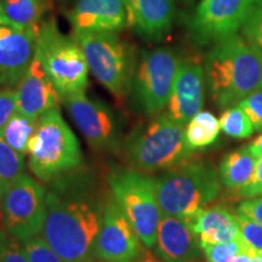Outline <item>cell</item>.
<instances>
[{"instance_id": "obj_4", "label": "cell", "mask_w": 262, "mask_h": 262, "mask_svg": "<svg viewBox=\"0 0 262 262\" xmlns=\"http://www.w3.org/2000/svg\"><path fill=\"white\" fill-rule=\"evenodd\" d=\"M162 214L187 220L217 198L221 182L210 163L193 157L153 178Z\"/></svg>"}, {"instance_id": "obj_34", "label": "cell", "mask_w": 262, "mask_h": 262, "mask_svg": "<svg viewBox=\"0 0 262 262\" xmlns=\"http://www.w3.org/2000/svg\"><path fill=\"white\" fill-rule=\"evenodd\" d=\"M237 198H255L257 195H262V157L257 158L255 171L251 176L250 181L244 186L243 188L239 189L238 192L234 193Z\"/></svg>"}, {"instance_id": "obj_26", "label": "cell", "mask_w": 262, "mask_h": 262, "mask_svg": "<svg viewBox=\"0 0 262 262\" xmlns=\"http://www.w3.org/2000/svg\"><path fill=\"white\" fill-rule=\"evenodd\" d=\"M220 126L226 135L235 140L248 139L254 134V126L239 106L229 107L221 114Z\"/></svg>"}, {"instance_id": "obj_38", "label": "cell", "mask_w": 262, "mask_h": 262, "mask_svg": "<svg viewBox=\"0 0 262 262\" xmlns=\"http://www.w3.org/2000/svg\"><path fill=\"white\" fill-rule=\"evenodd\" d=\"M232 262H254V260H253V257L249 256L248 254L242 253V254L237 255V256L234 257V260Z\"/></svg>"}, {"instance_id": "obj_15", "label": "cell", "mask_w": 262, "mask_h": 262, "mask_svg": "<svg viewBox=\"0 0 262 262\" xmlns=\"http://www.w3.org/2000/svg\"><path fill=\"white\" fill-rule=\"evenodd\" d=\"M204 67L193 61L180 62L170 95L166 114L181 125L202 111L205 93Z\"/></svg>"}, {"instance_id": "obj_31", "label": "cell", "mask_w": 262, "mask_h": 262, "mask_svg": "<svg viewBox=\"0 0 262 262\" xmlns=\"http://www.w3.org/2000/svg\"><path fill=\"white\" fill-rule=\"evenodd\" d=\"M237 106L244 111L253 124L255 131H262V88L249 95Z\"/></svg>"}, {"instance_id": "obj_40", "label": "cell", "mask_w": 262, "mask_h": 262, "mask_svg": "<svg viewBox=\"0 0 262 262\" xmlns=\"http://www.w3.org/2000/svg\"><path fill=\"white\" fill-rule=\"evenodd\" d=\"M142 257V256H141ZM139 262H156L155 260H153L152 256H149V255H147V256L145 258H141V260Z\"/></svg>"}, {"instance_id": "obj_29", "label": "cell", "mask_w": 262, "mask_h": 262, "mask_svg": "<svg viewBox=\"0 0 262 262\" xmlns=\"http://www.w3.org/2000/svg\"><path fill=\"white\" fill-rule=\"evenodd\" d=\"M235 219H237L239 229L245 243L254 249L256 253L262 251V225L241 212L235 214Z\"/></svg>"}, {"instance_id": "obj_18", "label": "cell", "mask_w": 262, "mask_h": 262, "mask_svg": "<svg viewBox=\"0 0 262 262\" xmlns=\"http://www.w3.org/2000/svg\"><path fill=\"white\" fill-rule=\"evenodd\" d=\"M156 255L164 262H203L198 239L185 221L162 214L155 244Z\"/></svg>"}, {"instance_id": "obj_7", "label": "cell", "mask_w": 262, "mask_h": 262, "mask_svg": "<svg viewBox=\"0 0 262 262\" xmlns=\"http://www.w3.org/2000/svg\"><path fill=\"white\" fill-rule=\"evenodd\" d=\"M73 37L98 83L117 98L127 96L139 62L135 48L118 33L77 32Z\"/></svg>"}, {"instance_id": "obj_25", "label": "cell", "mask_w": 262, "mask_h": 262, "mask_svg": "<svg viewBox=\"0 0 262 262\" xmlns=\"http://www.w3.org/2000/svg\"><path fill=\"white\" fill-rule=\"evenodd\" d=\"M25 156L12 149L0 135V198L12 182L25 173Z\"/></svg>"}, {"instance_id": "obj_3", "label": "cell", "mask_w": 262, "mask_h": 262, "mask_svg": "<svg viewBox=\"0 0 262 262\" xmlns=\"http://www.w3.org/2000/svg\"><path fill=\"white\" fill-rule=\"evenodd\" d=\"M122 149L131 168L145 173L166 171L194 157L186 142L185 126L166 113L136 124L124 139Z\"/></svg>"}, {"instance_id": "obj_1", "label": "cell", "mask_w": 262, "mask_h": 262, "mask_svg": "<svg viewBox=\"0 0 262 262\" xmlns=\"http://www.w3.org/2000/svg\"><path fill=\"white\" fill-rule=\"evenodd\" d=\"M107 195L80 168L50 182L40 237L66 262L94 261Z\"/></svg>"}, {"instance_id": "obj_13", "label": "cell", "mask_w": 262, "mask_h": 262, "mask_svg": "<svg viewBox=\"0 0 262 262\" xmlns=\"http://www.w3.org/2000/svg\"><path fill=\"white\" fill-rule=\"evenodd\" d=\"M142 244L112 193H108L103 220L96 238L94 258L97 261L126 262L142 256Z\"/></svg>"}, {"instance_id": "obj_10", "label": "cell", "mask_w": 262, "mask_h": 262, "mask_svg": "<svg viewBox=\"0 0 262 262\" xmlns=\"http://www.w3.org/2000/svg\"><path fill=\"white\" fill-rule=\"evenodd\" d=\"M180 57L166 48L141 52L130 93L147 116H157L168 106L180 66Z\"/></svg>"}, {"instance_id": "obj_27", "label": "cell", "mask_w": 262, "mask_h": 262, "mask_svg": "<svg viewBox=\"0 0 262 262\" xmlns=\"http://www.w3.org/2000/svg\"><path fill=\"white\" fill-rule=\"evenodd\" d=\"M203 254L208 262H232L237 255L244 253L254 257L257 253L245 243L242 237L235 242L220 244H203L201 245Z\"/></svg>"}, {"instance_id": "obj_41", "label": "cell", "mask_w": 262, "mask_h": 262, "mask_svg": "<svg viewBox=\"0 0 262 262\" xmlns=\"http://www.w3.org/2000/svg\"><path fill=\"white\" fill-rule=\"evenodd\" d=\"M253 260L254 262H262V254H256L253 257Z\"/></svg>"}, {"instance_id": "obj_5", "label": "cell", "mask_w": 262, "mask_h": 262, "mask_svg": "<svg viewBox=\"0 0 262 262\" xmlns=\"http://www.w3.org/2000/svg\"><path fill=\"white\" fill-rule=\"evenodd\" d=\"M83 163L79 140L64 122L60 110L42 114L28 145V166L39 181L50 183Z\"/></svg>"}, {"instance_id": "obj_21", "label": "cell", "mask_w": 262, "mask_h": 262, "mask_svg": "<svg viewBox=\"0 0 262 262\" xmlns=\"http://www.w3.org/2000/svg\"><path fill=\"white\" fill-rule=\"evenodd\" d=\"M257 158L249 146L227 153L221 160L219 178L221 185L231 192H238L250 181L255 171Z\"/></svg>"}, {"instance_id": "obj_43", "label": "cell", "mask_w": 262, "mask_h": 262, "mask_svg": "<svg viewBox=\"0 0 262 262\" xmlns=\"http://www.w3.org/2000/svg\"><path fill=\"white\" fill-rule=\"evenodd\" d=\"M186 2H189V0H186Z\"/></svg>"}, {"instance_id": "obj_28", "label": "cell", "mask_w": 262, "mask_h": 262, "mask_svg": "<svg viewBox=\"0 0 262 262\" xmlns=\"http://www.w3.org/2000/svg\"><path fill=\"white\" fill-rule=\"evenodd\" d=\"M24 243L29 262H66L57 253L50 248L40 235L33 237Z\"/></svg>"}, {"instance_id": "obj_36", "label": "cell", "mask_w": 262, "mask_h": 262, "mask_svg": "<svg viewBox=\"0 0 262 262\" xmlns=\"http://www.w3.org/2000/svg\"><path fill=\"white\" fill-rule=\"evenodd\" d=\"M249 148H250L251 153L256 157V158H260L262 157V135L256 137L250 145H248Z\"/></svg>"}, {"instance_id": "obj_20", "label": "cell", "mask_w": 262, "mask_h": 262, "mask_svg": "<svg viewBox=\"0 0 262 262\" xmlns=\"http://www.w3.org/2000/svg\"><path fill=\"white\" fill-rule=\"evenodd\" d=\"M192 229L199 244H220L242 238L235 215L225 206L215 205L202 209L192 217L183 220Z\"/></svg>"}, {"instance_id": "obj_24", "label": "cell", "mask_w": 262, "mask_h": 262, "mask_svg": "<svg viewBox=\"0 0 262 262\" xmlns=\"http://www.w3.org/2000/svg\"><path fill=\"white\" fill-rule=\"evenodd\" d=\"M37 125V119H32V118L16 112L3 129L0 135L12 149L18 152L19 155L25 156L28 155L29 141L35 134Z\"/></svg>"}, {"instance_id": "obj_32", "label": "cell", "mask_w": 262, "mask_h": 262, "mask_svg": "<svg viewBox=\"0 0 262 262\" xmlns=\"http://www.w3.org/2000/svg\"><path fill=\"white\" fill-rule=\"evenodd\" d=\"M17 112V100L15 89L0 90V134L12 116Z\"/></svg>"}, {"instance_id": "obj_22", "label": "cell", "mask_w": 262, "mask_h": 262, "mask_svg": "<svg viewBox=\"0 0 262 262\" xmlns=\"http://www.w3.org/2000/svg\"><path fill=\"white\" fill-rule=\"evenodd\" d=\"M6 16L17 27L39 32L44 15L51 8L50 0H0Z\"/></svg>"}, {"instance_id": "obj_14", "label": "cell", "mask_w": 262, "mask_h": 262, "mask_svg": "<svg viewBox=\"0 0 262 262\" xmlns=\"http://www.w3.org/2000/svg\"><path fill=\"white\" fill-rule=\"evenodd\" d=\"M37 31L0 26V88L12 89L28 71L37 50Z\"/></svg>"}, {"instance_id": "obj_9", "label": "cell", "mask_w": 262, "mask_h": 262, "mask_svg": "<svg viewBox=\"0 0 262 262\" xmlns=\"http://www.w3.org/2000/svg\"><path fill=\"white\" fill-rule=\"evenodd\" d=\"M47 215V187L22 173L0 198V224L9 238L26 242L41 233Z\"/></svg>"}, {"instance_id": "obj_39", "label": "cell", "mask_w": 262, "mask_h": 262, "mask_svg": "<svg viewBox=\"0 0 262 262\" xmlns=\"http://www.w3.org/2000/svg\"><path fill=\"white\" fill-rule=\"evenodd\" d=\"M8 234L5 233V231L2 227V224H0V248L5 244V242L8 241Z\"/></svg>"}, {"instance_id": "obj_12", "label": "cell", "mask_w": 262, "mask_h": 262, "mask_svg": "<svg viewBox=\"0 0 262 262\" xmlns=\"http://www.w3.org/2000/svg\"><path fill=\"white\" fill-rule=\"evenodd\" d=\"M62 103L91 148L113 153L122 148V119L107 103L85 94L64 98Z\"/></svg>"}, {"instance_id": "obj_6", "label": "cell", "mask_w": 262, "mask_h": 262, "mask_svg": "<svg viewBox=\"0 0 262 262\" xmlns=\"http://www.w3.org/2000/svg\"><path fill=\"white\" fill-rule=\"evenodd\" d=\"M35 56L61 101L73 95L85 94L90 72L86 56L77 39L61 33L52 19H44L39 28Z\"/></svg>"}, {"instance_id": "obj_2", "label": "cell", "mask_w": 262, "mask_h": 262, "mask_svg": "<svg viewBox=\"0 0 262 262\" xmlns=\"http://www.w3.org/2000/svg\"><path fill=\"white\" fill-rule=\"evenodd\" d=\"M204 73L212 101L227 110L262 88V54L244 37L229 35L212 44Z\"/></svg>"}, {"instance_id": "obj_17", "label": "cell", "mask_w": 262, "mask_h": 262, "mask_svg": "<svg viewBox=\"0 0 262 262\" xmlns=\"http://www.w3.org/2000/svg\"><path fill=\"white\" fill-rule=\"evenodd\" d=\"M17 112L32 119L42 114L60 110L61 97L49 79L37 56L33 58L28 71L16 86Z\"/></svg>"}, {"instance_id": "obj_35", "label": "cell", "mask_w": 262, "mask_h": 262, "mask_svg": "<svg viewBox=\"0 0 262 262\" xmlns=\"http://www.w3.org/2000/svg\"><path fill=\"white\" fill-rule=\"evenodd\" d=\"M237 212L244 214L248 217H250L251 220L262 225V196L242 201L237 208Z\"/></svg>"}, {"instance_id": "obj_23", "label": "cell", "mask_w": 262, "mask_h": 262, "mask_svg": "<svg viewBox=\"0 0 262 262\" xmlns=\"http://www.w3.org/2000/svg\"><path fill=\"white\" fill-rule=\"evenodd\" d=\"M220 130V120L208 111H201L186 125V142L193 152L204 149L217 140Z\"/></svg>"}, {"instance_id": "obj_16", "label": "cell", "mask_w": 262, "mask_h": 262, "mask_svg": "<svg viewBox=\"0 0 262 262\" xmlns=\"http://www.w3.org/2000/svg\"><path fill=\"white\" fill-rule=\"evenodd\" d=\"M67 18L74 33H119L127 27L123 0H77Z\"/></svg>"}, {"instance_id": "obj_37", "label": "cell", "mask_w": 262, "mask_h": 262, "mask_svg": "<svg viewBox=\"0 0 262 262\" xmlns=\"http://www.w3.org/2000/svg\"><path fill=\"white\" fill-rule=\"evenodd\" d=\"M0 26H9V27H14V28H17V29H22L16 26L14 22L10 19L6 14L4 12V10H3V6L0 4Z\"/></svg>"}, {"instance_id": "obj_11", "label": "cell", "mask_w": 262, "mask_h": 262, "mask_svg": "<svg viewBox=\"0 0 262 262\" xmlns=\"http://www.w3.org/2000/svg\"><path fill=\"white\" fill-rule=\"evenodd\" d=\"M262 0H202L189 19L188 29L196 45H212L237 34Z\"/></svg>"}, {"instance_id": "obj_30", "label": "cell", "mask_w": 262, "mask_h": 262, "mask_svg": "<svg viewBox=\"0 0 262 262\" xmlns=\"http://www.w3.org/2000/svg\"><path fill=\"white\" fill-rule=\"evenodd\" d=\"M242 33L245 40L262 54V4L247 19Z\"/></svg>"}, {"instance_id": "obj_8", "label": "cell", "mask_w": 262, "mask_h": 262, "mask_svg": "<svg viewBox=\"0 0 262 262\" xmlns=\"http://www.w3.org/2000/svg\"><path fill=\"white\" fill-rule=\"evenodd\" d=\"M111 193L147 249L155 248L162 210L155 180L136 169H114L107 178Z\"/></svg>"}, {"instance_id": "obj_42", "label": "cell", "mask_w": 262, "mask_h": 262, "mask_svg": "<svg viewBox=\"0 0 262 262\" xmlns=\"http://www.w3.org/2000/svg\"><path fill=\"white\" fill-rule=\"evenodd\" d=\"M91 262H107V261H97V260H94V261H91ZM126 262H136V261H126Z\"/></svg>"}, {"instance_id": "obj_19", "label": "cell", "mask_w": 262, "mask_h": 262, "mask_svg": "<svg viewBox=\"0 0 262 262\" xmlns=\"http://www.w3.org/2000/svg\"><path fill=\"white\" fill-rule=\"evenodd\" d=\"M127 26L147 41H159L171 29L175 0H123Z\"/></svg>"}, {"instance_id": "obj_33", "label": "cell", "mask_w": 262, "mask_h": 262, "mask_svg": "<svg viewBox=\"0 0 262 262\" xmlns=\"http://www.w3.org/2000/svg\"><path fill=\"white\" fill-rule=\"evenodd\" d=\"M0 262H29L24 243L8 238L5 244L0 248Z\"/></svg>"}]
</instances>
